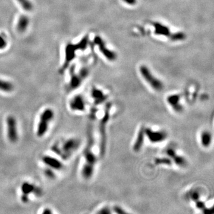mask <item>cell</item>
Instances as JSON below:
<instances>
[{
  "label": "cell",
  "instance_id": "cell-18",
  "mask_svg": "<svg viewBox=\"0 0 214 214\" xmlns=\"http://www.w3.org/2000/svg\"><path fill=\"white\" fill-rule=\"evenodd\" d=\"M29 25V19L25 15L21 16L17 21V30L20 33L25 32L27 29Z\"/></svg>",
  "mask_w": 214,
  "mask_h": 214
},
{
  "label": "cell",
  "instance_id": "cell-4",
  "mask_svg": "<svg viewBox=\"0 0 214 214\" xmlns=\"http://www.w3.org/2000/svg\"><path fill=\"white\" fill-rule=\"evenodd\" d=\"M20 192V200L23 204L28 203L31 196L39 198L43 195L42 189L39 186L29 181H25L21 184Z\"/></svg>",
  "mask_w": 214,
  "mask_h": 214
},
{
  "label": "cell",
  "instance_id": "cell-22",
  "mask_svg": "<svg viewBox=\"0 0 214 214\" xmlns=\"http://www.w3.org/2000/svg\"><path fill=\"white\" fill-rule=\"evenodd\" d=\"M21 7L26 11H30L33 10V6L30 0H17Z\"/></svg>",
  "mask_w": 214,
  "mask_h": 214
},
{
  "label": "cell",
  "instance_id": "cell-12",
  "mask_svg": "<svg viewBox=\"0 0 214 214\" xmlns=\"http://www.w3.org/2000/svg\"><path fill=\"white\" fill-rule=\"evenodd\" d=\"M145 137L152 143H160L167 138V134L162 130H155L151 128L145 127Z\"/></svg>",
  "mask_w": 214,
  "mask_h": 214
},
{
  "label": "cell",
  "instance_id": "cell-26",
  "mask_svg": "<svg viewBox=\"0 0 214 214\" xmlns=\"http://www.w3.org/2000/svg\"><path fill=\"white\" fill-rule=\"evenodd\" d=\"M7 45V39L3 35H0V50H4Z\"/></svg>",
  "mask_w": 214,
  "mask_h": 214
},
{
  "label": "cell",
  "instance_id": "cell-6",
  "mask_svg": "<svg viewBox=\"0 0 214 214\" xmlns=\"http://www.w3.org/2000/svg\"><path fill=\"white\" fill-rule=\"evenodd\" d=\"M88 38H84L82 41H80L79 44L76 45H74L72 44H68L65 50V61L64 64L62 67V70H65L70 64V62L75 58V52L79 50H83L86 48L88 45Z\"/></svg>",
  "mask_w": 214,
  "mask_h": 214
},
{
  "label": "cell",
  "instance_id": "cell-7",
  "mask_svg": "<svg viewBox=\"0 0 214 214\" xmlns=\"http://www.w3.org/2000/svg\"><path fill=\"white\" fill-rule=\"evenodd\" d=\"M140 73L143 79L154 91L157 92L162 91L164 87L163 83L151 73L146 66L142 65L140 68Z\"/></svg>",
  "mask_w": 214,
  "mask_h": 214
},
{
  "label": "cell",
  "instance_id": "cell-10",
  "mask_svg": "<svg viewBox=\"0 0 214 214\" xmlns=\"http://www.w3.org/2000/svg\"><path fill=\"white\" fill-rule=\"evenodd\" d=\"M68 106L73 112H83L86 109V101L82 95H76L70 100Z\"/></svg>",
  "mask_w": 214,
  "mask_h": 214
},
{
  "label": "cell",
  "instance_id": "cell-20",
  "mask_svg": "<svg viewBox=\"0 0 214 214\" xmlns=\"http://www.w3.org/2000/svg\"><path fill=\"white\" fill-rule=\"evenodd\" d=\"M154 26L155 27V33L156 35L167 37H169L171 35V33L169 29L167 26L160 24V23H155Z\"/></svg>",
  "mask_w": 214,
  "mask_h": 214
},
{
  "label": "cell",
  "instance_id": "cell-3",
  "mask_svg": "<svg viewBox=\"0 0 214 214\" xmlns=\"http://www.w3.org/2000/svg\"><path fill=\"white\" fill-rule=\"evenodd\" d=\"M54 118L55 112L53 108L48 107L41 111L35 130V133L38 137H44L47 134Z\"/></svg>",
  "mask_w": 214,
  "mask_h": 214
},
{
  "label": "cell",
  "instance_id": "cell-14",
  "mask_svg": "<svg viewBox=\"0 0 214 214\" xmlns=\"http://www.w3.org/2000/svg\"><path fill=\"white\" fill-rule=\"evenodd\" d=\"M94 41H95V44H96L97 45V46L98 47L101 53L103 54L108 59L111 60V61H113V60L115 59L116 54L115 53L111 51V50H109L107 48V47L106 46L105 43L104 42L103 40L102 39V38L101 37L97 36V37L95 38Z\"/></svg>",
  "mask_w": 214,
  "mask_h": 214
},
{
  "label": "cell",
  "instance_id": "cell-19",
  "mask_svg": "<svg viewBox=\"0 0 214 214\" xmlns=\"http://www.w3.org/2000/svg\"><path fill=\"white\" fill-rule=\"evenodd\" d=\"M91 95L96 106L103 103L106 100V95H104L103 92L97 88H94L92 90Z\"/></svg>",
  "mask_w": 214,
  "mask_h": 214
},
{
  "label": "cell",
  "instance_id": "cell-25",
  "mask_svg": "<svg viewBox=\"0 0 214 214\" xmlns=\"http://www.w3.org/2000/svg\"><path fill=\"white\" fill-rule=\"evenodd\" d=\"M155 162L157 164H163V165H169L172 163V161L168 157H165V158H158L155 160Z\"/></svg>",
  "mask_w": 214,
  "mask_h": 214
},
{
  "label": "cell",
  "instance_id": "cell-17",
  "mask_svg": "<svg viewBox=\"0 0 214 214\" xmlns=\"http://www.w3.org/2000/svg\"><path fill=\"white\" fill-rule=\"evenodd\" d=\"M213 136L208 130L203 131L200 136V142L204 148H208L212 143Z\"/></svg>",
  "mask_w": 214,
  "mask_h": 214
},
{
  "label": "cell",
  "instance_id": "cell-8",
  "mask_svg": "<svg viewBox=\"0 0 214 214\" xmlns=\"http://www.w3.org/2000/svg\"><path fill=\"white\" fill-rule=\"evenodd\" d=\"M88 74L87 69H82L79 74H76L72 68L70 70V80L67 85V89L68 91H71L78 88L82 85L83 80L87 77Z\"/></svg>",
  "mask_w": 214,
  "mask_h": 214
},
{
  "label": "cell",
  "instance_id": "cell-1",
  "mask_svg": "<svg viewBox=\"0 0 214 214\" xmlns=\"http://www.w3.org/2000/svg\"><path fill=\"white\" fill-rule=\"evenodd\" d=\"M81 141L77 137H68L56 141L51 146V150L56 157L62 160H68L79 150Z\"/></svg>",
  "mask_w": 214,
  "mask_h": 214
},
{
  "label": "cell",
  "instance_id": "cell-28",
  "mask_svg": "<svg viewBox=\"0 0 214 214\" xmlns=\"http://www.w3.org/2000/svg\"><path fill=\"white\" fill-rule=\"evenodd\" d=\"M53 210L50 208H44L42 212V214H53Z\"/></svg>",
  "mask_w": 214,
  "mask_h": 214
},
{
  "label": "cell",
  "instance_id": "cell-27",
  "mask_svg": "<svg viewBox=\"0 0 214 214\" xmlns=\"http://www.w3.org/2000/svg\"><path fill=\"white\" fill-rule=\"evenodd\" d=\"M123 1L130 5H134L137 2V0H123Z\"/></svg>",
  "mask_w": 214,
  "mask_h": 214
},
{
  "label": "cell",
  "instance_id": "cell-13",
  "mask_svg": "<svg viewBox=\"0 0 214 214\" xmlns=\"http://www.w3.org/2000/svg\"><path fill=\"white\" fill-rule=\"evenodd\" d=\"M180 100L181 97L179 95H171L167 97L166 102L174 111L177 113H180L184 110Z\"/></svg>",
  "mask_w": 214,
  "mask_h": 214
},
{
  "label": "cell",
  "instance_id": "cell-15",
  "mask_svg": "<svg viewBox=\"0 0 214 214\" xmlns=\"http://www.w3.org/2000/svg\"><path fill=\"white\" fill-rule=\"evenodd\" d=\"M166 156L170 158L172 162L179 166H185L187 164L186 160L183 157L178 155L172 148H169L166 151Z\"/></svg>",
  "mask_w": 214,
  "mask_h": 214
},
{
  "label": "cell",
  "instance_id": "cell-9",
  "mask_svg": "<svg viewBox=\"0 0 214 214\" xmlns=\"http://www.w3.org/2000/svg\"><path fill=\"white\" fill-rule=\"evenodd\" d=\"M110 106L107 107V110L106 111V114L103 118L101 119L100 125V149L101 153L102 154H104L106 151V130H107V125L108 121L110 116Z\"/></svg>",
  "mask_w": 214,
  "mask_h": 214
},
{
  "label": "cell",
  "instance_id": "cell-11",
  "mask_svg": "<svg viewBox=\"0 0 214 214\" xmlns=\"http://www.w3.org/2000/svg\"><path fill=\"white\" fill-rule=\"evenodd\" d=\"M41 161L45 166L50 168L55 171H61L64 166L63 160L57 157L50 155H43L41 158Z\"/></svg>",
  "mask_w": 214,
  "mask_h": 214
},
{
  "label": "cell",
  "instance_id": "cell-5",
  "mask_svg": "<svg viewBox=\"0 0 214 214\" xmlns=\"http://www.w3.org/2000/svg\"><path fill=\"white\" fill-rule=\"evenodd\" d=\"M5 132L8 141L13 144L19 140V126L16 118L13 115H8L5 119Z\"/></svg>",
  "mask_w": 214,
  "mask_h": 214
},
{
  "label": "cell",
  "instance_id": "cell-24",
  "mask_svg": "<svg viewBox=\"0 0 214 214\" xmlns=\"http://www.w3.org/2000/svg\"><path fill=\"white\" fill-rule=\"evenodd\" d=\"M169 38L171 40L174 41H182L184 40L186 38V35L184 33L182 32H177V33H171L169 36Z\"/></svg>",
  "mask_w": 214,
  "mask_h": 214
},
{
  "label": "cell",
  "instance_id": "cell-23",
  "mask_svg": "<svg viewBox=\"0 0 214 214\" xmlns=\"http://www.w3.org/2000/svg\"><path fill=\"white\" fill-rule=\"evenodd\" d=\"M56 171H54L53 169L46 167L45 168V169H44V174L45 175V176L48 178V179H51V180H54L55 178L56 177Z\"/></svg>",
  "mask_w": 214,
  "mask_h": 214
},
{
  "label": "cell",
  "instance_id": "cell-2",
  "mask_svg": "<svg viewBox=\"0 0 214 214\" xmlns=\"http://www.w3.org/2000/svg\"><path fill=\"white\" fill-rule=\"evenodd\" d=\"M94 140L92 130L89 133L87 145L83 151L84 162L81 168V175L85 180L91 179L95 172L97 157L94 152Z\"/></svg>",
  "mask_w": 214,
  "mask_h": 214
},
{
  "label": "cell",
  "instance_id": "cell-16",
  "mask_svg": "<svg viewBox=\"0 0 214 214\" xmlns=\"http://www.w3.org/2000/svg\"><path fill=\"white\" fill-rule=\"evenodd\" d=\"M145 137V127H142L137 135L133 146V149L135 152H139L142 149Z\"/></svg>",
  "mask_w": 214,
  "mask_h": 214
},
{
  "label": "cell",
  "instance_id": "cell-21",
  "mask_svg": "<svg viewBox=\"0 0 214 214\" xmlns=\"http://www.w3.org/2000/svg\"><path fill=\"white\" fill-rule=\"evenodd\" d=\"M14 89V85L11 82L0 79V92L10 94L13 92Z\"/></svg>",
  "mask_w": 214,
  "mask_h": 214
}]
</instances>
